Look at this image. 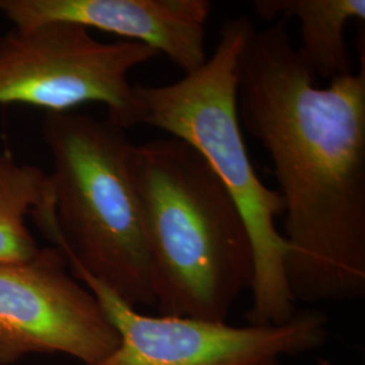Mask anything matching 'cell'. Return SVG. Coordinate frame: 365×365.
<instances>
[{
	"label": "cell",
	"instance_id": "obj_1",
	"mask_svg": "<svg viewBox=\"0 0 365 365\" xmlns=\"http://www.w3.org/2000/svg\"><path fill=\"white\" fill-rule=\"evenodd\" d=\"M241 126L268 152L284 205L288 287L298 303L365 294V53L327 87L284 21L250 33L237 84Z\"/></svg>",
	"mask_w": 365,
	"mask_h": 365
},
{
	"label": "cell",
	"instance_id": "obj_2",
	"mask_svg": "<svg viewBox=\"0 0 365 365\" xmlns=\"http://www.w3.org/2000/svg\"><path fill=\"white\" fill-rule=\"evenodd\" d=\"M131 179L161 315L226 322L250 289L247 225L206 158L180 138L133 145Z\"/></svg>",
	"mask_w": 365,
	"mask_h": 365
},
{
	"label": "cell",
	"instance_id": "obj_3",
	"mask_svg": "<svg viewBox=\"0 0 365 365\" xmlns=\"http://www.w3.org/2000/svg\"><path fill=\"white\" fill-rule=\"evenodd\" d=\"M42 138L51 153L52 203L31 217L66 256L131 307L155 306L150 257L135 187L130 141L108 119L46 113Z\"/></svg>",
	"mask_w": 365,
	"mask_h": 365
},
{
	"label": "cell",
	"instance_id": "obj_4",
	"mask_svg": "<svg viewBox=\"0 0 365 365\" xmlns=\"http://www.w3.org/2000/svg\"><path fill=\"white\" fill-rule=\"evenodd\" d=\"M253 30L245 15L227 18L203 66L170 84L135 86L137 125L180 138L206 158L248 229L255 260L249 324L280 325L298 313L286 276L287 242L276 226L284 205L252 164L237 108L238 66Z\"/></svg>",
	"mask_w": 365,
	"mask_h": 365
},
{
	"label": "cell",
	"instance_id": "obj_5",
	"mask_svg": "<svg viewBox=\"0 0 365 365\" xmlns=\"http://www.w3.org/2000/svg\"><path fill=\"white\" fill-rule=\"evenodd\" d=\"M160 54L133 41L103 42L87 27L48 22L0 37V105L66 113L90 103L105 106L122 129L137 125L131 71Z\"/></svg>",
	"mask_w": 365,
	"mask_h": 365
},
{
	"label": "cell",
	"instance_id": "obj_6",
	"mask_svg": "<svg viewBox=\"0 0 365 365\" xmlns=\"http://www.w3.org/2000/svg\"><path fill=\"white\" fill-rule=\"evenodd\" d=\"M73 276L95 295L119 334L115 351L93 365H283L287 357L321 348L329 337V319L315 310L280 325L244 327L149 315L91 276Z\"/></svg>",
	"mask_w": 365,
	"mask_h": 365
},
{
	"label": "cell",
	"instance_id": "obj_7",
	"mask_svg": "<svg viewBox=\"0 0 365 365\" xmlns=\"http://www.w3.org/2000/svg\"><path fill=\"white\" fill-rule=\"evenodd\" d=\"M58 248L27 261L0 262V365L29 354L102 361L119 344L117 329Z\"/></svg>",
	"mask_w": 365,
	"mask_h": 365
},
{
	"label": "cell",
	"instance_id": "obj_8",
	"mask_svg": "<svg viewBox=\"0 0 365 365\" xmlns=\"http://www.w3.org/2000/svg\"><path fill=\"white\" fill-rule=\"evenodd\" d=\"M207 0H0L15 29L68 22L140 42L165 54L185 75L207 60Z\"/></svg>",
	"mask_w": 365,
	"mask_h": 365
},
{
	"label": "cell",
	"instance_id": "obj_9",
	"mask_svg": "<svg viewBox=\"0 0 365 365\" xmlns=\"http://www.w3.org/2000/svg\"><path fill=\"white\" fill-rule=\"evenodd\" d=\"M256 15L268 22L298 19L302 63L317 78L331 81L353 73L345 41L349 22L364 25V0H256Z\"/></svg>",
	"mask_w": 365,
	"mask_h": 365
},
{
	"label": "cell",
	"instance_id": "obj_10",
	"mask_svg": "<svg viewBox=\"0 0 365 365\" xmlns=\"http://www.w3.org/2000/svg\"><path fill=\"white\" fill-rule=\"evenodd\" d=\"M52 202L49 173L0 153V262L34 259L41 250L27 217Z\"/></svg>",
	"mask_w": 365,
	"mask_h": 365
}]
</instances>
